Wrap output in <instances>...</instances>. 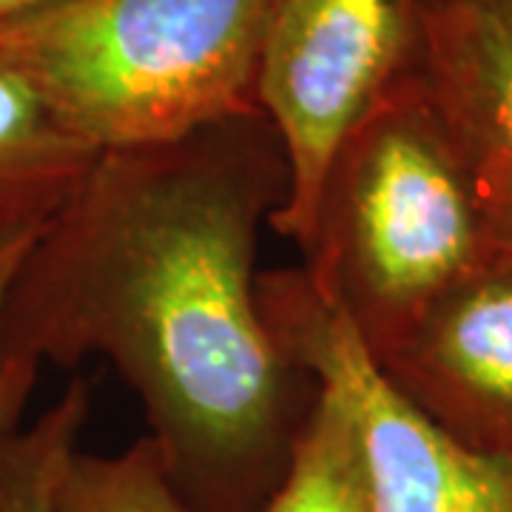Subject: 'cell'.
<instances>
[{
	"label": "cell",
	"mask_w": 512,
	"mask_h": 512,
	"mask_svg": "<svg viewBox=\"0 0 512 512\" xmlns=\"http://www.w3.org/2000/svg\"><path fill=\"white\" fill-rule=\"evenodd\" d=\"M288 188L259 109L100 151L3 293L0 362L106 359L191 512L259 510L319 399L259 308V231Z\"/></svg>",
	"instance_id": "1"
},
{
	"label": "cell",
	"mask_w": 512,
	"mask_h": 512,
	"mask_svg": "<svg viewBox=\"0 0 512 512\" xmlns=\"http://www.w3.org/2000/svg\"><path fill=\"white\" fill-rule=\"evenodd\" d=\"M501 254L476 183L413 72L336 151L302 268L376 359Z\"/></svg>",
	"instance_id": "2"
},
{
	"label": "cell",
	"mask_w": 512,
	"mask_h": 512,
	"mask_svg": "<svg viewBox=\"0 0 512 512\" xmlns=\"http://www.w3.org/2000/svg\"><path fill=\"white\" fill-rule=\"evenodd\" d=\"M276 0H66L0 49L97 151L154 146L256 109Z\"/></svg>",
	"instance_id": "3"
},
{
	"label": "cell",
	"mask_w": 512,
	"mask_h": 512,
	"mask_svg": "<svg viewBox=\"0 0 512 512\" xmlns=\"http://www.w3.org/2000/svg\"><path fill=\"white\" fill-rule=\"evenodd\" d=\"M419 12L421 0H276L254 97L291 171L271 228L299 251L336 151L416 72Z\"/></svg>",
	"instance_id": "4"
},
{
	"label": "cell",
	"mask_w": 512,
	"mask_h": 512,
	"mask_svg": "<svg viewBox=\"0 0 512 512\" xmlns=\"http://www.w3.org/2000/svg\"><path fill=\"white\" fill-rule=\"evenodd\" d=\"M259 308L296 365L345 404L370 512H512V464L481 456L404 402L305 268L259 274Z\"/></svg>",
	"instance_id": "5"
},
{
	"label": "cell",
	"mask_w": 512,
	"mask_h": 512,
	"mask_svg": "<svg viewBox=\"0 0 512 512\" xmlns=\"http://www.w3.org/2000/svg\"><path fill=\"white\" fill-rule=\"evenodd\" d=\"M373 362L441 433L512 464V254L439 296Z\"/></svg>",
	"instance_id": "6"
},
{
	"label": "cell",
	"mask_w": 512,
	"mask_h": 512,
	"mask_svg": "<svg viewBox=\"0 0 512 512\" xmlns=\"http://www.w3.org/2000/svg\"><path fill=\"white\" fill-rule=\"evenodd\" d=\"M416 77L512 254V0H421Z\"/></svg>",
	"instance_id": "7"
},
{
	"label": "cell",
	"mask_w": 512,
	"mask_h": 512,
	"mask_svg": "<svg viewBox=\"0 0 512 512\" xmlns=\"http://www.w3.org/2000/svg\"><path fill=\"white\" fill-rule=\"evenodd\" d=\"M97 154L0 49V239L37 234Z\"/></svg>",
	"instance_id": "8"
},
{
	"label": "cell",
	"mask_w": 512,
	"mask_h": 512,
	"mask_svg": "<svg viewBox=\"0 0 512 512\" xmlns=\"http://www.w3.org/2000/svg\"><path fill=\"white\" fill-rule=\"evenodd\" d=\"M256 512H370L353 421L325 387L293 444L285 476Z\"/></svg>",
	"instance_id": "9"
},
{
	"label": "cell",
	"mask_w": 512,
	"mask_h": 512,
	"mask_svg": "<svg viewBox=\"0 0 512 512\" xmlns=\"http://www.w3.org/2000/svg\"><path fill=\"white\" fill-rule=\"evenodd\" d=\"M52 512H191L143 436L117 456L74 450L57 481Z\"/></svg>",
	"instance_id": "10"
},
{
	"label": "cell",
	"mask_w": 512,
	"mask_h": 512,
	"mask_svg": "<svg viewBox=\"0 0 512 512\" xmlns=\"http://www.w3.org/2000/svg\"><path fill=\"white\" fill-rule=\"evenodd\" d=\"M89 419V382L74 379L12 441L0 476V512H52L57 481Z\"/></svg>",
	"instance_id": "11"
},
{
	"label": "cell",
	"mask_w": 512,
	"mask_h": 512,
	"mask_svg": "<svg viewBox=\"0 0 512 512\" xmlns=\"http://www.w3.org/2000/svg\"><path fill=\"white\" fill-rule=\"evenodd\" d=\"M35 237L37 234H23V237L0 239V305H3V293L18 271L20 259L29 251ZM37 373H40L37 367L0 362V476H3L9 447L18 439L20 419H23V410L35 390Z\"/></svg>",
	"instance_id": "12"
},
{
	"label": "cell",
	"mask_w": 512,
	"mask_h": 512,
	"mask_svg": "<svg viewBox=\"0 0 512 512\" xmlns=\"http://www.w3.org/2000/svg\"><path fill=\"white\" fill-rule=\"evenodd\" d=\"M60 3H66V0H0V32L18 26L23 20L37 18Z\"/></svg>",
	"instance_id": "13"
}]
</instances>
